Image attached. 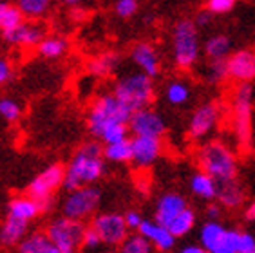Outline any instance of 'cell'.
<instances>
[{
  "instance_id": "83f0119b",
  "label": "cell",
  "mask_w": 255,
  "mask_h": 253,
  "mask_svg": "<svg viewBox=\"0 0 255 253\" xmlns=\"http://www.w3.org/2000/svg\"><path fill=\"white\" fill-rule=\"evenodd\" d=\"M103 157L111 163H132V141L125 139L113 145H103Z\"/></svg>"
},
{
  "instance_id": "ab89813d",
  "label": "cell",
  "mask_w": 255,
  "mask_h": 253,
  "mask_svg": "<svg viewBox=\"0 0 255 253\" xmlns=\"http://www.w3.org/2000/svg\"><path fill=\"white\" fill-rule=\"evenodd\" d=\"M123 217H125L127 228L134 230V232H137V230H139V226L143 224V221H145L137 210H128V212H125V214H123Z\"/></svg>"
},
{
  "instance_id": "e0dca14e",
  "label": "cell",
  "mask_w": 255,
  "mask_h": 253,
  "mask_svg": "<svg viewBox=\"0 0 255 253\" xmlns=\"http://www.w3.org/2000/svg\"><path fill=\"white\" fill-rule=\"evenodd\" d=\"M188 208L187 199L181 194L176 192H167L163 194L156 203V210H154V221L161 226H170L172 221L179 217V215Z\"/></svg>"
},
{
  "instance_id": "681fc988",
  "label": "cell",
  "mask_w": 255,
  "mask_h": 253,
  "mask_svg": "<svg viewBox=\"0 0 255 253\" xmlns=\"http://www.w3.org/2000/svg\"><path fill=\"white\" fill-rule=\"evenodd\" d=\"M246 253H255V250H254V252H246Z\"/></svg>"
},
{
  "instance_id": "60d3db41",
  "label": "cell",
  "mask_w": 255,
  "mask_h": 253,
  "mask_svg": "<svg viewBox=\"0 0 255 253\" xmlns=\"http://www.w3.org/2000/svg\"><path fill=\"white\" fill-rule=\"evenodd\" d=\"M255 250V235L248 234V232H241L239 235V248L237 253H246Z\"/></svg>"
},
{
  "instance_id": "603a6c76",
  "label": "cell",
  "mask_w": 255,
  "mask_h": 253,
  "mask_svg": "<svg viewBox=\"0 0 255 253\" xmlns=\"http://www.w3.org/2000/svg\"><path fill=\"white\" fill-rule=\"evenodd\" d=\"M190 190L197 197H201L205 201H212V199H217L219 183L216 179H212L208 174L199 170L190 177Z\"/></svg>"
},
{
  "instance_id": "c3c4849f",
  "label": "cell",
  "mask_w": 255,
  "mask_h": 253,
  "mask_svg": "<svg viewBox=\"0 0 255 253\" xmlns=\"http://www.w3.org/2000/svg\"><path fill=\"white\" fill-rule=\"evenodd\" d=\"M0 47H2V38H0Z\"/></svg>"
},
{
  "instance_id": "3957f363",
  "label": "cell",
  "mask_w": 255,
  "mask_h": 253,
  "mask_svg": "<svg viewBox=\"0 0 255 253\" xmlns=\"http://www.w3.org/2000/svg\"><path fill=\"white\" fill-rule=\"evenodd\" d=\"M197 165L219 185L232 183L237 177L236 154L223 141H208L197 152Z\"/></svg>"
},
{
  "instance_id": "8fae6325",
  "label": "cell",
  "mask_w": 255,
  "mask_h": 253,
  "mask_svg": "<svg viewBox=\"0 0 255 253\" xmlns=\"http://www.w3.org/2000/svg\"><path fill=\"white\" fill-rule=\"evenodd\" d=\"M91 226L96 230L103 244L107 246H120L128 237V228L125 217L116 212H102L96 214L91 221Z\"/></svg>"
},
{
  "instance_id": "5b68a950",
  "label": "cell",
  "mask_w": 255,
  "mask_h": 253,
  "mask_svg": "<svg viewBox=\"0 0 255 253\" xmlns=\"http://www.w3.org/2000/svg\"><path fill=\"white\" fill-rule=\"evenodd\" d=\"M201 44L192 18H179L172 29V56L179 71H190L199 60Z\"/></svg>"
},
{
  "instance_id": "bcb514c9",
  "label": "cell",
  "mask_w": 255,
  "mask_h": 253,
  "mask_svg": "<svg viewBox=\"0 0 255 253\" xmlns=\"http://www.w3.org/2000/svg\"><path fill=\"white\" fill-rule=\"evenodd\" d=\"M245 219L246 221H255V203H250V205L246 206V210H245Z\"/></svg>"
},
{
  "instance_id": "9a60e30c",
  "label": "cell",
  "mask_w": 255,
  "mask_h": 253,
  "mask_svg": "<svg viewBox=\"0 0 255 253\" xmlns=\"http://www.w3.org/2000/svg\"><path fill=\"white\" fill-rule=\"evenodd\" d=\"M47 36V31L38 22H24L22 25L11 31L2 33V42L7 45H18V47H38L44 38Z\"/></svg>"
},
{
  "instance_id": "f6af8a7d",
  "label": "cell",
  "mask_w": 255,
  "mask_h": 253,
  "mask_svg": "<svg viewBox=\"0 0 255 253\" xmlns=\"http://www.w3.org/2000/svg\"><path fill=\"white\" fill-rule=\"evenodd\" d=\"M179 253H206V252L201 244H188V246L179 250Z\"/></svg>"
},
{
  "instance_id": "6da1fadb",
  "label": "cell",
  "mask_w": 255,
  "mask_h": 253,
  "mask_svg": "<svg viewBox=\"0 0 255 253\" xmlns=\"http://www.w3.org/2000/svg\"><path fill=\"white\" fill-rule=\"evenodd\" d=\"M132 112L128 111L113 93L100 94L89 107L87 128L91 136L102 145H113L128 139V122Z\"/></svg>"
},
{
  "instance_id": "8d00e7d4",
  "label": "cell",
  "mask_w": 255,
  "mask_h": 253,
  "mask_svg": "<svg viewBox=\"0 0 255 253\" xmlns=\"http://www.w3.org/2000/svg\"><path fill=\"white\" fill-rule=\"evenodd\" d=\"M137 7H139V4H137L136 0H118L114 4V13L120 18H130V16L136 15Z\"/></svg>"
},
{
  "instance_id": "f35d334b",
  "label": "cell",
  "mask_w": 255,
  "mask_h": 253,
  "mask_svg": "<svg viewBox=\"0 0 255 253\" xmlns=\"http://www.w3.org/2000/svg\"><path fill=\"white\" fill-rule=\"evenodd\" d=\"M13 73H15V71H13V63H11V60L7 58V56H2V54H0V85L11 82Z\"/></svg>"
},
{
  "instance_id": "d590c367",
  "label": "cell",
  "mask_w": 255,
  "mask_h": 253,
  "mask_svg": "<svg viewBox=\"0 0 255 253\" xmlns=\"http://www.w3.org/2000/svg\"><path fill=\"white\" fill-rule=\"evenodd\" d=\"M208 80L214 83L223 82L225 78H228V71H226V60L221 62H210L208 63V71H206Z\"/></svg>"
},
{
  "instance_id": "836d02e7",
  "label": "cell",
  "mask_w": 255,
  "mask_h": 253,
  "mask_svg": "<svg viewBox=\"0 0 255 253\" xmlns=\"http://www.w3.org/2000/svg\"><path fill=\"white\" fill-rule=\"evenodd\" d=\"M0 116L4 118L7 123L18 122L20 116H22V105L16 102L15 98H0Z\"/></svg>"
},
{
  "instance_id": "ee69618b",
  "label": "cell",
  "mask_w": 255,
  "mask_h": 253,
  "mask_svg": "<svg viewBox=\"0 0 255 253\" xmlns=\"http://www.w3.org/2000/svg\"><path fill=\"white\" fill-rule=\"evenodd\" d=\"M85 16H87V11L80 5H73V9H69V18L74 20V22H82Z\"/></svg>"
},
{
  "instance_id": "d6986e66",
  "label": "cell",
  "mask_w": 255,
  "mask_h": 253,
  "mask_svg": "<svg viewBox=\"0 0 255 253\" xmlns=\"http://www.w3.org/2000/svg\"><path fill=\"white\" fill-rule=\"evenodd\" d=\"M137 234L143 235L148 243L152 244L154 248L163 253L170 252V250H174V246H176V237L170 234V230H168L167 226L157 224L156 221L145 219L141 226H139V230H137Z\"/></svg>"
},
{
  "instance_id": "ba28073f",
  "label": "cell",
  "mask_w": 255,
  "mask_h": 253,
  "mask_svg": "<svg viewBox=\"0 0 255 253\" xmlns=\"http://www.w3.org/2000/svg\"><path fill=\"white\" fill-rule=\"evenodd\" d=\"M102 201V190L98 186H84V188L67 192L62 201V215L67 219L85 223L89 217L96 215V210Z\"/></svg>"
},
{
  "instance_id": "ac0fdd59",
  "label": "cell",
  "mask_w": 255,
  "mask_h": 253,
  "mask_svg": "<svg viewBox=\"0 0 255 253\" xmlns=\"http://www.w3.org/2000/svg\"><path fill=\"white\" fill-rule=\"evenodd\" d=\"M132 141V163L137 168H148L161 156L163 143L157 137H130Z\"/></svg>"
},
{
  "instance_id": "d4e9b609",
  "label": "cell",
  "mask_w": 255,
  "mask_h": 253,
  "mask_svg": "<svg viewBox=\"0 0 255 253\" xmlns=\"http://www.w3.org/2000/svg\"><path fill=\"white\" fill-rule=\"evenodd\" d=\"M67 51H69L67 38H65V36H60V34H51V36H45L44 42L36 47V53H38L42 58H47V60L62 58Z\"/></svg>"
},
{
  "instance_id": "484cf974",
  "label": "cell",
  "mask_w": 255,
  "mask_h": 253,
  "mask_svg": "<svg viewBox=\"0 0 255 253\" xmlns=\"http://www.w3.org/2000/svg\"><path fill=\"white\" fill-rule=\"evenodd\" d=\"M217 201L225 208H239L243 205V201H245V192H243V188L239 186L237 181L223 183V185H219Z\"/></svg>"
},
{
  "instance_id": "74e56055",
  "label": "cell",
  "mask_w": 255,
  "mask_h": 253,
  "mask_svg": "<svg viewBox=\"0 0 255 253\" xmlns=\"http://www.w3.org/2000/svg\"><path fill=\"white\" fill-rule=\"evenodd\" d=\"M234 5H236L234 0H210L206 4V9L210 11L212 15H225L234 9Z\"/></svg>"
},
{
  "instance_id": "44dd1931",
  "label": "cell",
  "mask_w": 255,
  "mask_h": 253,
  "mask_svg": "<svg viewBox=\"0 0 255 253\" xmlns=\"http://www.w3.org/2000/svg\"><path fill=\"white\" fill-rule=\"evenodd\" d=\"M29 234V223L5 217L0 226V244L2 246H18Z\"/></svg>"
},
{
  "instance_id": "52a82bcc",
  "label": "cell",
  "mask_w": 255,
  "mask_h": 253,
  "mask_svg": "<svg viewBox=\"0 0 255 253\" xmlns=\"http://www.w3.org/2000/svg\"><path fill=\"white\" fill-rule=\"evenodd\" d=\"M85 228L87 226L84 223L60 215L47 224L45 234L49 237L51 244L60 253H78V250L82 248V239H84Z\"/></svg>"
},
{
  "instance_id": "f907efd6",
  "label": "cell",
  "mask_w": 255,
  "mask_h": 253,
  "mask_svg": "<svg viewBox=\"0 0 255 253\" xmlns=\"http://www.w3.org/2000/svg\"><path fill=\"white\" fill-rule=\"evenodd\" d=\"M103 253H113V252H103Z\"/></svg>"
},
{
  "instance_id": "30bf717a",
  "label": "cell",
  "mask_w": 255,
  "mask_h": 253,
  "mask_svg": "<svg viewBox=\"0 0 255 253\" xmlns=\"http://www.w3.org/2000/svg\"><path fill=\"white\" fill-rule=\"evenodd\" d=\"M252 98H254L252 83H239L234 91V102H232L234 128L239 141L243 143L248 141L252 134Z\"/></svg>"
},
{
  "instance_id": "5bb4252c",
  "label": "cell",
  "mask_w": 255,
  "mask_h": 253,
  "mask_svg": "<svg viewBox=\"0 0 255 253\" xmlns=\"http://www.w3.org/2000/svg\"><path fill=\"white\" fill-rule=\"evenodd\" d=\"M228 78L239 83H250L255 78V49L246 47L232 53L226 60Z\"/></svg>"
},
{
  "instance_id": "f1b7e54d",
  "label": "cell",
  "mask_w": 255,
  "mask_h": 253,
  "mask_svg": "<svg viewBox=\"0 0 255 253\" xmlns=\"http://www.w3.org/2000/svg\"><path fill=\"white\" fill-rule=\"evenodd\" d=\"M16 5H18L20 13L24 15L25 20L34 22V20H40L42 16L47 15L51 2L49 0H20V2H16Z\"/></svg>"
},
{
  "instance_id": "e575fe53",
  "label": "cell",
  "mask_w": 255,
  "mask_h": 253,
  "mask_svg": "<svg viewBox=\"0 0 255 253\" xmlns=\"http://www.w3.org/2000/svg\"><path fill=\"white\" fill-rule=\"evenodd\" d=\"M103 246L102 239H100V235L96 234V230L89 224L87 228H85V234H84V239H82V250H85V252H96V250H100Z\"/></svg>"
},
{
  "instance_id": "1f68e13d",
  "label": "cell",
  "mask_w": 255,
  "mask_h": 253,
  "mask_svg": "<svg viewBox=\"0 0 255 253\" xmlns=\"http://www.w3.org/2000/svg\"><path fill=\"white\" fill-rule=\"evenodd\" d=\"M165 98L170 105H183L188 102L190 98V87L188 83H185L183 80H174L167 85L165 89Z\"/></svg>"
},
{
  "instance_id": "7bdbcfd3",
  "label": "cell",
  "mask_w": 255,
  "mask_h": 253,
  "mask_svg": "<svg viewBox=\"0 0 255 253\" xmlns=\"http://www.w3.org/2000/svg\"><path fill=\"white\" fill-rule=\"evenodd\" d=\"M206 217H208V221L210 223H217V219L221 217V206L219 205H208V208H206Z\"/></svg>"
},
{
  "instance_id": "b9f144b4",
  "label": "cell",
  "mask_w": 255,
  "mask_h": 253,
  "mask_svg": "<svg viewBox=\"0 0 255 253\" xmlns=\"http://www.w3.org/2000/svg\"><path fill=\"white\" fill-rule=\"evenodd\" d=\"M212 16H214V15H212L210 11H208V9L205 7V9L197 11L196 16H194L192 20H194V24H196V25H197V29H199V27H206V25H210V24H212Z\"/></svg>"
},
{
  "instance_id": "7c38bea8",
  "label": "cell",
  "mask_w": 255,
  "mask_h": 253,
  "mask_svg": "<svg viewBox=\"0 0 255 253\" xmlns=\"http://www.w3.org/2000/svg\"><path fill=\"white\" fill-rule=\"evenodd\" d=\"M128 130L134 137H157L161 139L167 132V123L154 109H141L134 112L128 122Z\"/></svg>"
},
{
  "instance_id": "cb8c5ba5",
  "label": "cell",
  "mask_w": 255,
  "mask_h": 253,
  "mask_svg": "<svg viewBox=\"0 0 255 253\" xmlns=\"http://www.w3.org/2000/svg\"><path fill=\"white\" fill-rule=\"evenodd\" d=\"M205 56L210 62H221V60H228L232 51V40L226 34H214L205 42Z\"/></svg>"
},
{
  "instance_id": "277c9868",
  "label": "cell",
  "mask_w": 255,
  "mask_h": 253,
  "mask_svg": "<svg viewBox=\"0 0 255 253\" xmlns=\"http://www.w3.org/2000/svg\"><path fill=\"white\" fill-rule=\"evenodd\" d=\"M113 94L134 114L141 109L150 107L156 96V87L152 78H148L147 74L139 71H134L123 74L114 82Z\"/></svg>"
},
{
  "instance_id": "7402d4cb",
  "label": "cell",
  "mask_w": 255,
  "mask_h": 253,
  "mask_svg": "<svg viewBox=\"0 0 255 253\" xmlns=\"http://www.w3.org/2000/svg\"><path fill=\"white\" fill-rule=\"evenodd\" d=\"M118 67H120V54L114 53V51H105V53L96 54L87 63V71L93 76H98V78H107V76L116 73Z\"/></svg>"
},
{
  "instance_id": "f546056e",
  "label": "cell",
  "mask_w": 255,
  "mask_h": 253,
  "mask_svg": "<svg viewBox=\"0 0 255 253\" xmlns=\"http://www.w3.org/2000/svg\"><path fill=\"white\" fill-rule=\"evenodd\" d=\"M51 244L45 232H29L27 237L16 246L18 253H42Z\"/></svg>"
},
{
  "instance_id": "2e32d148",
  "label": "cell",
  "mask_w": 255,
  "mask_h": 253,
  "mask_svg": "<svg viewBox=\"0 0 255 253\" xmlns=\"http://www.w3.org/2000/svg\"><path fill=\"white\" fill-rule=\"evenodd\" d=\"M130 60L139 69V73L147 74L148 78H157L161 73V58L154 44L150 42H137L130 49Z\"/></svg>"
},
{
  "instance_id": "7dc6e473",
  "label": "cell",
  "mask_w": 255,
  "mask_h": 253,
  "mask_svg": "<svg viewBox=\"0 0 255 253\" xmlns=\"http://www.w3.org/2000/svg\"><path fill=\"white\" fill-rule=\"evenodd\" d=\"M42 253H60V252H58V250H56V248H54L53 244H49V246H47V248H45Z\"/></svg>"
},
{
  "instance_id": "7a4b0ae2",
  "label": "cell",
  "mask_w": 255,
  "mask_h": 253,
  "mask_svg": "<svg viewBox=\"0 0 255 253\" xmlns=\"http://www.w3.org/2000/svg\"><path fill=\"white\" fill-rule=\"evenodd\" d=\"M105 174V157H103V145L96 139H89L74 150L65 166L64 188L67 192L94 186V183L102 179Z\"/></svg>"
},
{
  "instance_id": "9c48e42d",
  "label": "cell",
  "mask_w": 255,
  "mask_h": 253,
  "mask_svg": "<svg viewBox=\"0 0 255 253\" xmlns=\"http://www.w3.org/2000/svg\"><path fill=\"white\" fill-rule=\"evenodd\" d=\"M239 230H232L217 223L203 224L199 232V243L206 253H237L239 248Z\"/></svg>"
},
{
  "instance_id": "8992f818",
  "label": "cell",
  "mask_w": 255,
  "mask_h": 253,
  "mask_svg": "<svg viewBox=\"0 0 255 253\" xmlns=\"http://www.w3.org/2000/svg\"><path fill=\"white\" fill-rule=\"evenodd\" d=\"M64 179H65V166L60 163H53V165L45 166L44 170L34 175L31 183L27 185V194L33 197L34 201H38L42 212H47L53 206V195L56 190L64 188Z\"/></svg>"
},
{
  "instance_id": "ffe728a7",
  "label": "cell",
  "mask_w": 255,
  "mask_h": 253,
  "mask_svg": "<svg viewBox=\"0 0 255 253\" xmlns=\"http://www.w3.org/2000/svg\"><path fill=\"white\" fill-rule=\"evenodd\" d=\"M42 214L38 201H34L29 195H18L7 203L5 206V217H13V219L24 221V223H31Z\"/></svg>"
},
{
  "instance_id": "4fadbf2b",
  "label": "cell",
  "mask_w": 255,
  "mask_h": 253,
  "mask_svg": "<svg viewBox=\"0 0 255 253\" xmlns=\"http://www.w3.org/2000/svg\"><path fill=\"white\" fill-rule=\"evenodd\" d=\"M221 120V107L217 102H206L194 111L188 122V136L192 139H203L217 126Z\"/></svg>"
},
{
  "instance_id": "4316f807",
  "label": "cell",
  "mask_w": 255,
  "mask_h": 253,
  "mask_svg": "<svg viewBox=\"0 0 255 253\" xmlns=\"http://www.w3.org/2000/svg\"><path fill=\"white\" fill-rule=\"evenodd\" d=\"M25 22L18 5L13 2H0V33L11 31Z\"/></svg>"
},
{
  "instance_id": "d6a6232c",
  "label": "cell",
  "mask_w": 255,
  "mask_h": 253,
  "mask_svg": "<svg viewBox=\"0 0 255 253\" xmlns=\"http://www.w3.org/2000/svg\"><path fill=\"white\" fill-rule=\"evenodd\" d=\"M152 244L147 239L136 234H130L122 244L118 246V253H152Z\"/></svg>"
},
{
  "instance_id": "4dcf8cb0",
  "label": "cell",
  "mask_w": 255,
  "mask_h": 253,
  "mask_svg": "<svg viewBox=\"0 0 255 253\" xmlns=\"http://www.w3.org/2000/svg\"><path fill=\"white\" fill-rule=\"evenodd\" d=\"M194 226H196V212L192 208H187L179 217H176V219L172 221L168 230H170V234L177 239V237H185L187 234H190Z\"/></svg>"
}]
</instances>
